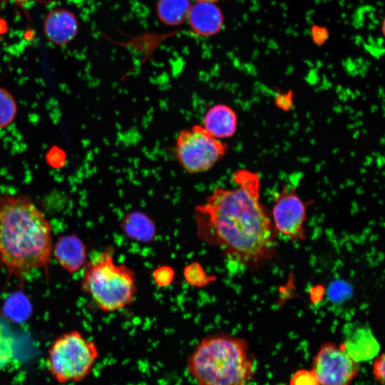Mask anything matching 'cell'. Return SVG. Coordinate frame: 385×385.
Segmentation results:
<instances>
[{"mask_svg":"<svg viewBox=\"0 0 385 385\" xmlns=\"http://www.w3.org/2000/svg\"><path fill=\"white\" fill-rule=\"evenodd\" d=\"M235 187H217L195 206L197 235L228 260L255 268L271 260L277 232L260 198V178L246 170L232 175Z\"/></svg>","mask_w":385,"mask_h":385,"instance_id":"cell-1","label":"cell"},{"mask_svg":"<svg viewBox=\"0 0 385 385\" xmlns=\"http://www.w3.org/2000/svg\"><path fill=\"white\" fill-rule=\"evenodd\" d=\"M52 227L44 213L25 194L0 195V263L23 278L46 269L53 253Z\"/></svg>","mask_w":385,"mask_h":385,"instance_id":"cell-2","label":"cell"},{"mask_svg":"<svg viewBox=\"0 0 385 385\" xmlns=\"http://www.w3.org/2000/svg\"><path fill=\"white\" fill-rule=\"evenodd\" d=\"M186 370L197 385H247L256 373L247 341L225 333L204 337L188 354Z\"/></svg>","mask_w":385,"mask_h":385,"instance_id":"cell-3","label":"cell"},{"mask_svg":"<svg viewBox=\"0 0 385 385\" xmlns=\"http://www.w3.org/2000/svg\"><path fill=\"white\" fill-rule=\"evenodd\" d=\"M81 285L104 312L129 306L137 292L135 272L123 264H116L111 250L96 254L85 264Z\"/></svg>","mask_w":385,"mask_h":385,"instance_id":"cell-4","label":"cell"},{"mask_svg":"<svg viewBox=\"0 0 385 385\" xmlns=\"http://www.w3.org/2000/svg\"><path fill=\"white\" fill-rule=\"evenodd\" d=\"M98 357L96 343L78 331L72 330L52 342L48 350L46 367L59 384L79 383L92 373Z\"/></svg>","mask_w":385,"mask_h":385,"instance_id":"cell-5","label":"cell"},{"mask_svg":"<svg viewBox=\"0 0 385 385\" xmlns=\"http://www.w3.org/2000/svg\"><path fill=\"white\" fill-rule=\"evenodd\" d=\"M227 145L210 135L202 125H195L179 132L175 140V158L189 174L212 169L226 154Z\"/></svg>","mask_w":385,"mask_h":385,"instance_id":"cell-6","label":"cell"},{"mask_svg":"<svg viewBox=\"0 0 385 385\" xmlns=\"http://www.w3.org/2000/svg\"><path fill=\"white\" fill-rule=\"evenodd\" d=\"M312 369L320 385H351L359 372L360 364L339 346L326 342L314 358Z\"/></svg>","mask_w":385,"mask_h":385,"instance_id":"cell-7","label":"cell"},{"mask_svg":"<svg viewBox=\"0 0 385 385\" xmlns=\"http://www.w3.org/2000/svg\"><path fill=\"white\" fill-rule=\"evenodd\" d=\"M306 205L294 189H284L275 199L272 221L277 233L294 240L305 238Z\"/></svg>","mask_w":385,"mask_h":385,"instance_id":"cell-8","label":"cell"},{"mask_svg":"<svg viewBox=\"0 0 385 385\" xmlns=\"http://www.w3.org/2000/svg\"><path fill=\"white\" fill-rule=\"evenodd\" d=\"M339 346L359 364L373 359L380 351V345L371 329L364 324L347 326L343 342Z\"/></svg>","mask_w":385,"mask_h":385,"instance_id":"cell-9","label":"cell"},{"mask_svg":"<svg viewBox=\"0 0 385 385\" xmlns=\"http://www.w3.org/2000/svg\"><path fill=\"white\" fill-rule=\"evenodd\" d=\"M187 21L196 34L210 36L220 32L224 24V16L216 3L196 0L191 5Z\"/></svg>","mask_w":385,"mask_h":385,"instance_id":"cell-10","label":"cell"},{"mask_svg":"<svg viewBox=\"0 0 385 385\" xmlns=\"http://www.w3.org/2000/svg\"><path fill=\"white\" fill-rule=\"evenodd\" d=\"M78 30L76 16L65 9L51 11L43 20V31L47 39L57 46H64L73 41Z\"/></svg>","mask_w":385,"mask_h":385,"instance_id":"cell-11","label":"cell"},{"mask_svg":"<svg viewBox=\"0 0 385 385\" xmlns=\"http://www.w3.org/2000/svg\"><path fill=\"white\" fill-rule=\"evenodd\" d=\"M53 252L61 268L70 274L80 270L86 262V246L76 234L59 237Z\"/></svg>","mask_w":385,"mask_h":385,"instance_id":"cell-12","label":"cell"},{"mask_svg":"<svg viewBox=\"0 0 385 385\" xmlns=\"http://www.w3.org/2000/svg\"><path fill=\"white\" fill-rule=\"evenodd\" d=\"M202 126L219 140L229 138L236 133L237 115L230 106L217 103L205 112Z\"/></svg>","mask_w":385,"mask_h":385,"instance_id":"cell-13","label":"cell"},{"mask_svg":"<svg viewBox=\"0 0 385 385\" xmlns=\"http://www.w3.org/2000/svg\"><path fill=\"white\" fill-rule=\"evenodd\" d=\"M123 232L130 239L140 242H149L156 235V226L153 220L141 211L127 213L120 222Z\"/></svg>","mask_w":385,"mask_h":385,"instance_id":"cell-14","label":"cell"},{"mask_svg":"<svg viewBox=\"0 0 385 385\" xmlns=\"http://www.w3.org/2000/svg\"><path fill=\"white\" fill-rule=\"evenodd\" d=\"M191 5L190 0H158L157 15L163 24L178 26L187 21Z\"/></svg>","mask_w":385,"mask_h":385,"instance_id":"cell-15","label":"cell"},{"mask_svg":"<svg viewBox=\"0 0 385 385\" xmlns=\"http://www.w3.org/2000/svg\"><path fill=\"white\" fill-rule=\"evenodd\" d=\"M14 356V335L9 321L0 314V370Z\"/></svg>","mask_w":385,"mask_h":385,"instance_id":"cell-16","label":"cell"},{"mask_svg":"<svg viewBox=\"0 0 385 385\" xmlns=\"http://www.w3.org/2000/svg\"><path fill=\"white\" fill-rule=\"evenodd\" d=\"M18 113V105L13 95L0 86V129L10 126Z\"/></svg>","mask_w":385,"mask_h":385,"instance_id":"cell-17","label":"cell"},{"mask_svg":"<svg viewBox=\"0 0 385 385\" xmlns=\"http://www.w3.org/2000/svg\"><path fill=\"white\" fill-rule=\"evenodd\" d=\"M185 279L192 286L204 287L214 280L205 271L200 264L197 262L190 263L183 270Z\"/></svg>","mask_w":385,"mask_h":385,"instance_id":"cell-18","label":"cell"},{"mask_svg":"<svg viewBox=\"0 0 385 385\" xmlns=\"http://www.w3.org/2000/svg\"><path fill=\"white\" fill-rule=\"evenodd\" d=\"M289 385H320L318 378L312 369H299L289 380Z\"/></svg>","mask_w":385,"mask_h":385,"instance_id":"cell-19","label":"cell"},{"mask_svg":"<svg viewBox=\"0 0 385 385\" xmlns=\"http://www.w3.org/2000/svg\"><path fill=\"white\" fill-rule=\"evenodd\" d=\"M153 277L158 286L164 287L170 285L173 282L175 272L172 267L162 266L153 271Z\"/></svg>","mask_w":385,"mask_h":385,"instance_id":"cell-20","label":"cell"},{"mask_svg":"<svg viewBox=\"0 0 385 385\" xmlns=\"http://www.w3.org/2000/svg\"><path fill=\"white\" fill-rule=\"evenodd\" d=\"M372 372L376 381L384 384V354L376 355L373 359Z\"/></svg>","mask_w":385,"mask_h":385,"instance_id":"cell-21","label":"cell"},{"mask_svg":"<svg viewBox=\"0 0 385 385\" xmlns=\"http://www.w3.org/2000/svg\"><path fill=\"white\" fill-rule=\"evenodd\" d=\"M275 104L283 111H289L293 106L292 93H279L275 97Z\"/></svg>","mask_w":385,"mask_h":385,"instance_id":"cell-22","label":"cell"},{"mask_svg":"<svg viewBox=\"0 0 385 385\" xmlns=\"http://www.w3.org/2000/svg\"><path fill=\"white\" fill-rule=\"evenodd\" d=\"M202 1H211V2L216 3V2L219 1H221V0H202Z\"/></svg>","mask_w":385,"mask_h":385,"instance_id":"cell-23","label":"cell"}]
</instances>
